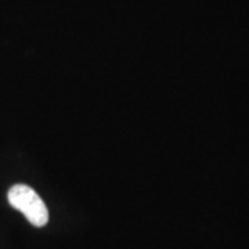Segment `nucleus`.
Listing matches in <instances>:
<instances>
[{
    "label": "nucleus",
    "mask_w": 249,
    "mask_h": 249,
    "mask_svg": "<svg viewBox=\"0 0 249 249\" xmlns=\"http://www.w3.org/2000/svg\"><path fill=\"white\" fill-rule=\"evenodd\" d=\"M10 205L19 211L35 227H43L49 222V211L43 199L34 188L25 184H16L9 190Z\"/></svg>",
    "instance_id": "nucleus-1"
}]
</instances>
